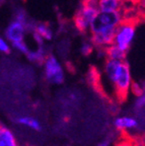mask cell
Returning a JSON list of instances; mask_svg holds the SVG:
<instances>
[{
  "mask_svg": "<svg viewBox=\"0 0 145 146\" xmlns=\"http://www.w3.org/2000/svg\"><path fill=\"white\" fill-rule=\"evenodd\" d=\"M33 21H30L29 23H25L21 21H18V19L13 18V21H10L9 25H7L4 33V36L10 44L23 41V40H25V36L27 33L29 27H30Z\"/></svg>",
  "mask_w": 145,
  "mask_h": 146,
  "instance_id": "6",
  "label": "cell"
},
{
  "mask_svg": "<svg viewBox=\"0 0 145 146\" xmlns=\"http://www.w3.org/2000/svg\"><path fill=\"white\" fill-rule=\"evenodd\" d=\"M114 146H134V139L129 136H123L114 144Z\"/></svg>",
  "mask_w": 145,
  "mask_h": 146,
  "instance_id": "17",
  "label": "cell"
},
{
  "mask_svg": "<svg viewBox=\"0 0 145 146\" xmlns=\"http://www.w3.org/2000/svg\"><path fill=\"white\" fill-rule=\"evenodd\" d=\"M135 108H137V109H145V90L140 96H137V100L135 102Z\"/></svg>",
  "mask_w": 145,
  "mask_h": 146,
  "instance_id": "18",
  "label": "cell"
},
{
  "mask_svg": "<svg viewBox=\"0 0 145 146\" xmlns=\"http://www.w3.org/2000/svg\"><path fill=\"white\" fill-rule=\"evenodd\" d=\"M125 0H98L96 6L100 11H122L124 10Z\"/></svg>",
  "mask_w": 145,
  "mask_h": 146,
  "instance_id": "9",
  "label": "cell"
},
{
  "mask_svg": "<svg viewBox=\"0 0 145 146\" xmlns=\"http://www.w3.org/2000/svg\"><path fill=\"white\" fill-rule=\"evenodd\" d=\"M1 126H2V124H1V122H0V127H1Z\"/></svg>",
  "mask_w": 145,
  "mask_h": 146,
  "instance_id": "23",
  "label": "cell"
},
{
  "mask_svg": "<svg viewBox=\"0 0 145 146\" xmlns=\"http://www.w3.org/2000/svg\"><path fill=\"white\" fill-rule=\"evenodd\" d=\"M137 17H124L115 33L113 44L128 53L136 35Z\"/></svg>",
  "mask_w": 145,
  "mask_h": 146,
  "instance_id": "3",
  "label": "cell"
},
{
  "mask_svg": "<svg viewBox=\"0 0 145 146\" xmlns=\"http://www.w3.org/2000/svg\"><path fill=\"white\" fill-rule=\"evenodd\" d=\"M48 54H49V53L46 51L45 46H44V44H43V45H38V48L34 49V50H32V49L30 48V50L25 54V56H27V58L30 60V61L34 62V63L43 64L44 60H45L46 56H47Z\"/></svg>",
  "mask_w": 145,
  "mask_h": 146,
  "instance_id": "11",
  "label": "cell"
},
{
  "mask_svg": "<svg viewBox=\"0 0 145 146\" xmlns=\"http://www.w3.org/2000/svg\"><path fill=\"white\" fill-rule=\"evenodd\" d=\"M43 70L45 79L50 84L59 85L65 80V71L61 62L53 54H48L43 62Z\"/></svg>",
  "mask_w": 145,
  "mask_h": 146,
  "instance_id": "5",
  "label": "cell"
},
{
  "mask_svg": "<svg viewBox=\"0 0 145 146\" xmlns=\"http://www.w3.org/2000/svg\"><path fill=\"white\" fill-rule=\"evenodd\" d=\"M134 146H145V141L142 139L134 140Z\"/></svg>",
  "mask_w": 145,
  "mask_h": 146,
  "instance_id": "20",
  "label": "cell"
},
{
  "mask_svg": "<svg viewBox=\"0 0 145 146\" xmlns=\"http://www.w3.org/2000/svg\"><path fill=\"white\" fill-rule=\"evenodd\" d=\"M123 19H124V10L114 12L98 10L89 27L90 36L104 34V33H115Z\"/></svg>",
  "mask_w": 145,
  "mask_h": 146,
  "instance_id": "2",
  "label": "cell"
},
{
  "mask_svg": "<svg viewBox=\"0 0 145 146\" xmlns=\"http://www.w3.org/2000/svg\"><path fill=\"white\" fill-rule=\"evenodd\" d=\"M138 6H140V8H142L143 11H145V0H141V2L138 4Z\"/></svg>",
  "mask_w": 145,
  "mask_h": 146,
  "instance_id": "22",
  "label": "cell"
},
{
  "mask_svg": "<svg viewBox=\"0 0 145 146\" xmlns=\"http://www.w3.org/2000/svg\"><path fill=\"white\" fill-rule=\"evenodd\" d=\"M11 47L13 50L17 51L18 53H21V54H23V55L27 54V53L29 52V50H30V47H29V45L27 44V42H25V40L12 43Z\"/></svg>",
  "mask_w": 145,
  "mask_h": 146,
  "instance_id": "14",
  "label": "cell"
},
{
  "mask_svg": "<svg viewBox=\"0 0 145 146\" xmlns=\"http://www.w3.org/2000/svg\"><path fill=\"white\" fill-rule=\"evenodd\" d=\"M96 1H98V0H96Z\"/></svg>",
  "mask_w": 145,
  "mask_h": 146,
  "instance_id": "24",
  "label": "cell"
},
{
  "mask_svg": "<svg viewBox=\"0 0 145 146\" xmlns=\"http://www.w3.org/2000/svg\"><path fill=\"white\" fill-rule=\"evenodd\" d=\"M93 48H95L94 45L91 43V41L89 40L88 42H83L81 45V48H80V52H81L82 55L84 56H88L92 53Z\"/></svg>",
  "mask_w": 145,
  "mask_h": 146,
  "instance_id": "16",
  "label": "cell"
},
{
  "mask_svg": "<svg viewBox=\"0 0 145 146\" xmlns=\"http://www.w3.org/2000/svg\"><path fill=\"white\" fill-rule=\"evenodd\" d=\"M12 51V47L11 44L9 43L6 40V38H3V36H0V53L5 55L10 54Z\"/></svg>",
  "mask_w": 145,
  "mask_h": 146,
  "instance_id": "15",
  "label": "cell"
},
{
  "mask_svg": "<svg viewBox=\"0 0 145 146\" xmlns=\"http://www.w3.org/2000/svg\"><path fill=\"white\" fill-rule=\"evenodd\" d=\"M98 12L95 0H82L80 7L77 9L74 14V27L81 34H86L89 32V27Z\"/></svg>",
  "mask_w": 145,
  "mask_h": 146,
  "instance_id": "4",
  "label": "cell"
},
{
  "mask_svg": "<svg viewBox=\"0 0 145 146\" xmlns=\"http://www.w3.org/2000/svg\"><path fill=\"white\" fill-rule=\"evenodd\" d=\"M0 146H21L11 129L5 126L0 127Z\"/></svg>",
  "mask_w": 145,
  "mask_h": 146,
  "instance_id": "10",
  "label": "cell"
},
{
  "mask_svg": "<svg viewBox=\"0 0 145 146\" xmlns=\"http://www.w3.org/2000/svg\"><path fill=\"white\" fill-rule=\"evenodd\" d=\"M112 145V142L110 139H104L102 140V142H100V143L98 144L96 146H111Z\"/></svg>",
  "mask_w": 145,
  "mask_h": 146,
  "instance_id": "19",
  "label": "cell"
},
{
  "mask_svg": "<svg viewBox=\"0 0 145 146\" xmlns=\"http://www.w3.org/2000/svg\"><path fill=\"white\" fill-rule=\"evenodd\" d=\"M16 124H18L21 127H25L29 130L35 131V132H41L43 130V125L36 117L25 115L16 118Z\"/></svg>",
  "mask_w": 145,
  "mask_h": 146,
  "instance_id": "8",
  "label": "cell"
},
{
  "mask_svg": "<svg viewBox=\"0 0 145 146\" xmlns=\"http://www.w3.org/2000/svg\"><path fill=\"white\" fill-rule=\"evenodd\" d=\"M104 52L106 58L114 59V60H120V61H123V60L126 59V55H127V53L124 52L123 50H121L119 47H117L114 44H112L109 47L104 49Z\"/></svg>",
  "mask_w": 145,
  "mask_h": 146,
  "instance_id": "13",
  "label": "cell"
},
{
  "mask_svg": "<svg viewBox=\"0 0 145 146\" xmlns=\"http://www.w3.org/2000/svg\"><path fill=\"white\" fill-rule=\"evenodd\" d=\"M125 2H130L132 5H138L141 2V0H125Z\"/></svg>",
  "mask_w": 145,
  "mask_h": 146,
  "instance_id": "21",
  "label": "cell"
},
{
  "mask_svg": "<svg viewBox=\"0 0 145 146\" xmlns=\"http://www.w3.org/2000/svg\"><path fill=\"white\" fill-rule=\"evenodd\" d=\"M104 72L113 85L116 96L120 100H124L133 84L129 64L125 60L120 61L107 58L104 62Z\"/></svg>",
  "mask_w": 145,
  "mask_h": 146,
  "instance_id": "1",
  "label": "cell"
},
{
  "mask_svg": "<svg viewBox=\"0 0 145 146\" xmlns=\"http://www.w3.org/2000/svg\"><path fill=\"white\" fill-rule=\"evenodd\" d=\"M31 32H35L37 35L41 36L44 41H51L53 39V31L48 25L44 23H34L33 30Z\"/></svg>",
  "mask_w": 145,
  "mask_h": 146,
  "instance_id": "12",
  "label": "cell"
},
{
  "mask_svg": "<svg viewBox=\"0 0 145 146\" xmlns=\"http://www.w3.org/2000/svg\"><path fill=\"white\" fill-rule=\"evenodd\" d=\"M114 127L116 130L122 133H127L128 131L136 130L139 128V122L135 117L130 115L119 116L114 120Z\"/></svg>",
  "mask_w": 145,
  "mask_h": 146,
  "instance_id": "7",
  "label": "cell"
}]
</instances>
